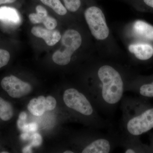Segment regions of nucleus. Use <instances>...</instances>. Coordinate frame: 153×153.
<instances>
[{"label":"nucleus","mask_w":153,"mask_h":153,"mask_svg":"<svg viewBox=\"0 0 153 153\" xmlns=\"http://www.w3.org/2000/svg\"><path fill=\"white\" fill-rule=\"evenodd\" d=\"M126 60L105 57L96 52L88 58L90 97L101 112L112 113L123 98L128 83L138 73Z\"/></svg>","instance_id":"obj_1"},{"label":"nucleus","mask_w":153,"mask_h":153,"mask_svg":"<svg viewBox=\"0 0 153 153\" xmlns=\"http://www.w3.org/2000/svg\"><path fill=\"white\" fill-rule=\"evenodd\" d=\"M86 4L83 16L96 52L105 57L126 60V55L113 36L104 11L95 0H86Z\"/></svg>","instance_id":"obj_2"},{"label":"nucleus","mask_w":153,"mask_h":153,"mask_svg":"<svg viewBox=\"0 0 153 153\" xmlns=\"http://www.w3.org/2000/svg\"><path fill=\"white\" fill-rule=\"evenodd\" d=\"M122 100V134L139 137L153 128V106L146 99L130 97Z\"/></svg>","instance_id":"obj_3"},{"label":"nucleus","mask_w":153,"mask_h":153,"mask_svg":"<svg viewBox=\"0 0 153 153\" xmlns=\"http://www.w3.org/2000/svg\"><path fill=\"white\" fill-rule=\"evenodd\" d=\"M63 100L69 109L87 118L92 127L99 129L109 126V122L99 114L98 109L91 99L78 89L74 88L66 89L63 93Z\"/></svg>","instance_id":"obj_4"},{"label":"nucleus","mask_w":153,"mask_h":153,"mask_svg":"<svg viewBox=\"0 0 153 153\" xmlns=\"http://www.w3.org/2000/svg\"><path fill=\"white\" fill-rule=\"evenodd\" d=\"M60 47L52 56L54 63L65 66L69 65L72 58L84 46L94 44L91 36L87 38L82 32L74 28L65 30L60 39Z\"/></svg>","instance_id":"obj_5"},{"label":"nucleus","mask_w":153,"mask_h":153,"mask_svg":"<svg viewBox=\"0 0 153 153\" xmlns=\"http://www.w3.org/2000/svg\"><path fill=\"white\" fill-rule=\"evenodd\" d=\"M122 41L138 40L153 44V25L142 19H135L117 28Z\"/></svg>","instance_id":"obj_6"},{"label":"nucleus","mask_w":153,"mask_h":153,"mask_svg":"<svg viewBox=\"0 0 153 153\" xmlns=\"http://www.w3.org/2000/svg\"><path fill=\"white\" fill-rule=\"evenodd\" d=\"M130 63L144 64L153 60V44L138 40L122 41Z\"/></svg>","instance_id":"obj_7"},{"label":"nucleus","mask_w":153,"mask_h":153,"mask_svg":"<svg viewBox=\"0 0 153 153\" xmlns=\"http://www.w3.org/2000/svg\"><path fill=\"white\" fill-rule=\"evenodd\" d=\"M1 85L3 90L14 98H21L28 95L32 90V86L29 83L22 81L14 75L3 78Z\"/></svg>","instance_id":"obj_8"},{"label":"nucleus","mask_w":153,"mask_h":153,"mask_svg":"<svg viewBox=\"0 0 153 153\" xmlns=\"http://www.w3.org/2000/svg\"><path fill=\"white\" fill-rule=\"evenodd\" d=\"M126 91L133 92L142 98H153V74L145 76L137 73L128 83Z\"/></svg>","instance_id":"obj_9"},{"label":"nucleus","mask_w":153,"mask_h":153,"mask_svg":"<svg viewBox=\"0 0 153 153\" xmlns=\"http://www.w3.org/2000/svg\"><path fill=\"white\" fill-rule=\"evenodd\" d=\"M57 104L56 100L53 97L43 96L33 98L30 100L27 105L28 110L34 115L41 116L48 111L55 109Z\"/></svg>","instance_id":"obj_10"},{"label":"nucleus","mask_w":153,"mask_h":153,"mask_svg":"<svg viewBox=\"0 0 153 153\" xmlns=\"http://www.w3.org/2000/svg\"><path fill=\"white\" fill-rule=\"evenodd\" d=\"M120 145L126 153H151L149 146L143 143L139 137L122 134Z\"/></svg>","instance_id":"obj_11"},{"label":"nucleus","mask_w":153,"mask_h":153,"mask_svg":"<svg viewBox=\"0 0 153 153\" xmlns=\"http://www.w3.org/2000/svg\"><path fill=\"white\" fill-rule=\"evenodd\" d=\"M36 13H32L29 15V19L32 24H44L45 27L49 30H54L57 27V20L48 15L46 8L41 5L36 7Z\"/></svg>","instance_id":"obj_12"},{"label":"nucleus","mask_w":153,"mask_h":153,"mask_svg":"<svg viewBox=\"0 0 153 153\" xmlns=\"http://www.w3.org/2000/svg\"><path fill=\"white\" fill-rule=\"evenodd\" d=\"M32 34L37 38H42L48 46H54L60 41L61 33L58 30H49L40 26L33 27L31 30Z\"/></svg>","instance_id":"obj_13"},{"label":"nucleus","mask_w":153,"mask_h":153,"mask_svg":"<svg viewBox=\"0 0 153 153\" xmlns=\"http://www.w3.org/2000/svg\"><path fill=\"white\" fill-rule=\"evenodd\" d=\"M138 12L153 14V0H120Z\"/></svg>","instance_id":"obj_14"},{"label":"nucleus","mask_w":153,"mask_h":153,"mask_svg":"<svg viewBox=\"0 0 153 153\" xmlns=\"http://www.w3.org/2000/svg\"><path fill=\"white\" fill-rule=\"evenodd\" d=\"M0 20L8 24H17L19 21L17 11L13 8L3 7L0 8Z\"/></svg>","instance_id":"obj_15"},{"label":"nucleus","mask_w":153,"mask_h":153,"mask_svg":"<svg viewBox=\"0 0 153 153\" xmlns=\"http://www.w3.org/2000/svg\"><path fill=\"white\" fill-rule=\"evenodd\" d=\"M13 114V107L10 102L0 97V119L7 121L12 118Z\"/></svg>","instance_id":"obj_16"},{"label":"nucleus","mask_w":153,"mask_h":153,"mask_svg":"<svg viewBox=\"0 0 153 153\" xmlns=\"http://www.w3.org/2000/svg\"><path fill=\"white\" fill-rule=\"evenodd\" d=\"M45 5L52 9L55 13L61 16H65L68 11L60 0H40Z\"/></svg>","instance_id":"obj_17"},{"label":"nucleus","mask_w":153,"mask_h":153,"mask_svg":"<svg viewBox=\"0 0 153 153\" xmlns=\"http://www.w3.org/2000/svg\"><path fill=\"white\" fill-rule=\"evenodd\" d=\"M64 6L68 12L74 13L79 12L82 7V0H63Z\"/></svg>","instance_id":"obj_18"},{"label":"nucleus","mask_w":153,"mask_h":153,"mask_svg":"<svg viewBox=\"0 0 153 153\" xmlns=\"http://www.w3.org/2000/svg\"><path fill=\"white\" fill-rule=\"evenodd\" d=\"M10 58V55L8 51L0 49V68L6 66Z\"/></svg>","instance_id":"obj_19"},{"label":"nucleus","mask_w":153,"mask_h":153,"mask_svg":"<svg viewBox=\"0 0 153 153\" xmlns=\"http://www.w3.org/2000/svg\"><path fill=\"white\" fill-rule=\"evenodd\" d=\"M30 139L32 141L30 145L31 146L37 147L40 146L42 142V138L41 136L38 133L33 134L31 137Z\"/></svg>","instance_id":"obj_20"},{"label":"nucleus","mask_w":153,"mask_h":153,"mask_svg":"<svg viewBox=\"0 0 153 153\" xmlns=\"http://www.w3.org/2000/svg\"><path fill=\"white\" fill-rule=\"evenodd\" d=\"M27 118V114L26 112H21L19 116V119L17 122V126L20 130L22 131L23 127L26 124V121Z\"/></svg>","instance_id":"obj_21"},{"label":"nucleus","mask_w":153,"mask_h":153,"mask_svg":"<svg viewBox=\"0 0 153 153\" xmlns=\"http://www.w3.org/2000/svg\"><path fill=\"white\" fill-rule=\"evenodd\" d=\"M38 129V126L36 123L25 124L22 129V131L26 132L36 131Z\"/></svg>","instance_id":"obj_22"},{"label":"nucleus","mask_w":153,"mask_h":153,"mask_svg":"<svg viewBox=\"0 0 153 153\" xmlns=\"http://www.w3.org/2000/svg\"><path fill=\"white\" fill-rule=\"evenodd\" d=\"M31 149H32V146L30 145L25 147L22 150V152L23 153H32Z\"/></svg>","instance_id":"obj_23"},{"label":"nucleus","mask_w":153,"mask_h":153,"mask_svg":"<svg viewBox=\"0 0 153 153\" xmlns=\"http://www.w3.org/2000/svg\"><path fill=\"white\" fill-rule=\"evenodd\" d=\"M21 138L23 140H27L30 139L31 137L28 133H24L21 135Z\"/></svg>","instance_id":"obj_24"},{"label":"nucleus","mask_w":153,"mask_h":153,"mask_svg":"<svg viewBox=\"0 0 153 153\" xmlns=\"http://www.w3.org/2000/svg\"><path fill=\"white\" fill-rule=\"evenodd\" d=\"M16 1V0H0V5L7 3H13Z\"/></svg>","instance_id":"obj_25"},{"label":"nucleus","mask_w":153,"mask_h":153,"mask_svg":"<svg viewBox=\"0 0 153 153\" xmlns=\"http://www.w3.org/2000/svg\"><path fill=\"white\" fill-rule=\"evenodd\" d=\"M150 142L149 147L150 148L151 153H153V134L150 138Z\"/></svg>","instance_id":"obj_26"},{"label":"nucleus","mask_w":153,"mask_h":153,"mask_svg":"<svg viewBox=\"0 0 153 153\" xmlns=\"http://www.w3.org/2000/svg\"><path fill=\"white\" fill-rule=\"evenodd\" d=\"M64 153H74V152H72V151L70 150H67L65 151V152H63Z\"/></svg>","instance_id":"obj_27"},{"label":"nucleus","mask_w":153,"mask_h":153,"mask_svg":"<svg viewBox=\"0 0 153 153\" xmlns=\"http://www.w3.org/2000/svg\"><path fill=\"white\" fill-rule=\"evenodd\" d=\"M1 153H8L9 152H6V151H3V152H1Z\"/></svg>","instance_id":"obj_28"}]
</instances>
